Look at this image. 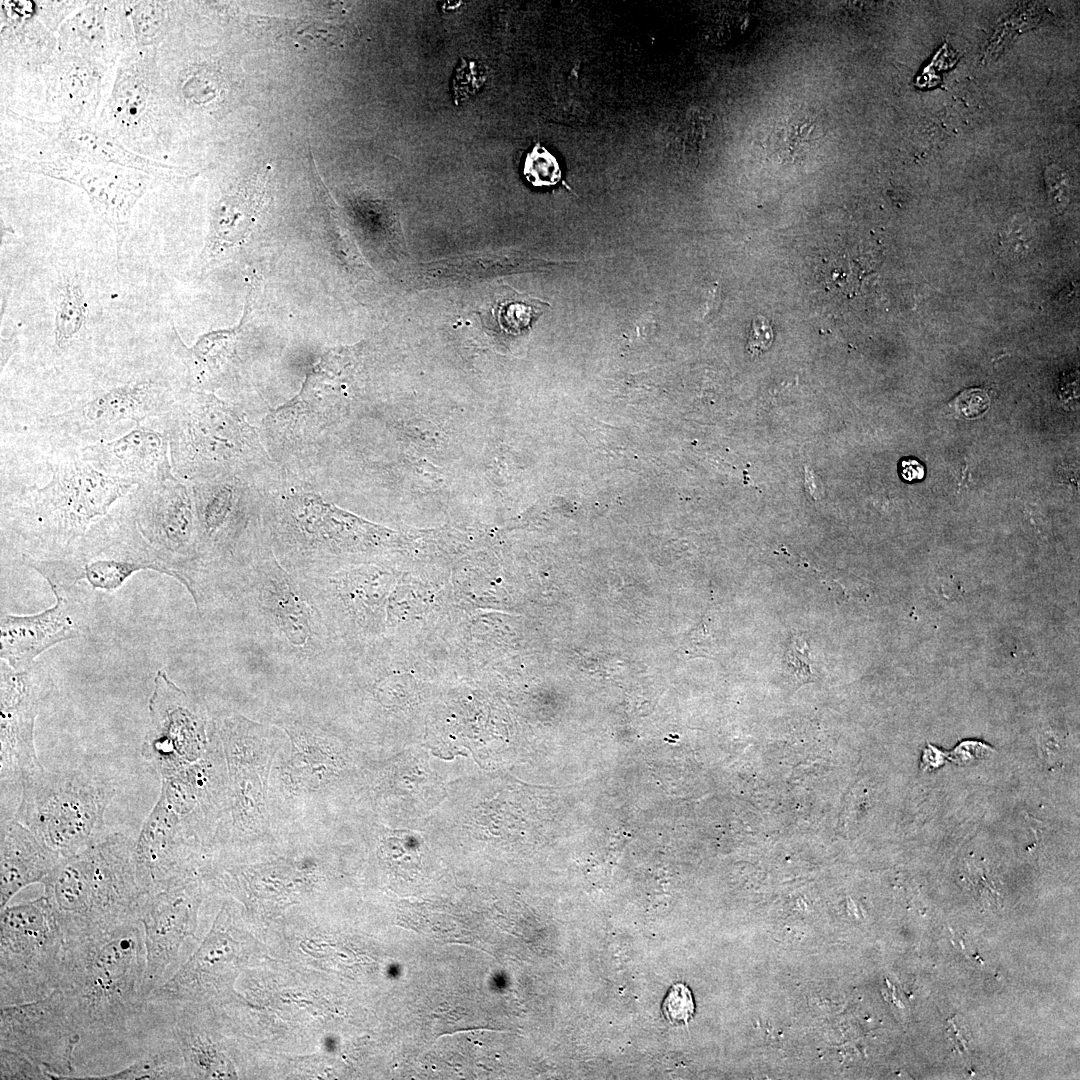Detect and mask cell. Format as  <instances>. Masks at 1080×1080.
Listing matches in <instances>:
<instances>
[{"label":"cell","mask_w":1080,"mask_h":1080,"mask_svg":"<svg viewBox=\"0 0 1080 1080\" xmlns=\"http://www.w3.org/2000/svg\"><path fill=\"white\" fill-rule=\"evenodd\" d=\"M35 393L2 395L0 445L80 449L153 424L184 396L157 352H122Z\"/></svg>","instance_id":"6da1fadb"},{"label":"cell","mask_w":1080,"mask_h":1080,"mask_svg":"<svg viewBox=\"0 0 1080 1080\" xmlns=\"http://www.w3.org/2000/svg\"><path fill=\"white\" fill-rule=\"evenodd\" d=\"M146 967L139 921L98 938L66 944L61 994L78 1034L75 1079H100L145 1051L153 1014L143 993Z\"/></svg>","instance_id":"7a4b0ae2"},{"label":"cell","mask_w":1080,"mask_h":1080,"mask_svg":"<svg viewBox=\"0 0 1080 1080\" xmlns=\"http://www.w3.org/2000/svg\"><path fill=\"white\" fill-rule=\"evenodd\" d=\"M0 453L1 534L21 558L68 555L136 486L99 471L78 449L1 446Z\"/></svg>","instance_id":"3957f363"},{"label":"cell","mask_w":1080,"mask_h":1080,"mask_svg":"<svg viewBox=\"0 0 1080 1080\" xmlns=\"http://www.w3.org/2000/svg\"><path fill=\"white\" fill-rule=\"evenodd\" d=\"M235 606L258 647L309 696L325 693L349 652L304 580L286 570L266 542L223 585L218 603Z\"/></svg>","instance_id":"277c9868"},{"label":"cell","mask_w":1080,"mask_h":1080,"mask_svg":"<svg viewBox=\"0 0 1080 1080\" xmlns=\"http://www.w3.org/2000/svg\"><path fill=\"white\" fill-rule=\"evenodd\" d=\"M266 713L287 736L269 776L275 837L330 833L350 770L347 742L327 712L302 696L273 702Z\"/></svg>","instance_id":"5b68a950"},{"label":"cell","mask_w":1080,"mask_h":1080,"mask_svg":"<svg viewBox=\"0 0 1080 1080\" xmlns=\"http://www.w3.org/2000/svg\"><path fill=\"white\" fill-rule=\"evenodd\" d=\"M212 741L205 755L161 778L157 803L136 847L151 865L179 868L212 856L229 837L227 767L212 720Z\"/></svg>","instance_id":"8992f818"},{"label":"cell","mask_w":1080,"mask_h":1080,"mask_svg":"<svg viewBox=\"0 0 1080 1080\" xmlns=\"http://www.w3.org/2000/svg\"><path fill=\"white\" fill-rule=\"evenodd\" d=\"M135 841L106 834L75 855L61 858L42 882L66 944L98 938L137 921L143 895L136 874Z\"/></svg>","instance_id":"52a82bcc"},{"label":"cell","mask_w":1080,"mask_h":1080,"mask_svg":"<svg viewBox=\"0 0 1080 1080\" xmlns=\"http://www.w3.org/2000/svg\"><path fill=\"white\" fill-rule=\"evenodd\" d=\"M213 723L226 762L230 806L229 838L218 851L266 847L277 839L269 814V776L287 736L279 727L234 711Z\"/></svg>","instance_id":"ba28073f"},{"label":"cell","mask_w":1080,"mask_h":1080,"mask_svg":"<svg viewBox=\"0 0 1080 1080\" xmlns=\"http://www.w3.org/2000/svg\"><path fill=\"white\" fill-rule=\"evenodd\" d=\"M20 784L14 818L62 858L86 850L106 835L104 814L114 791L98 776L42 768Z\"/></svg>","instance_id":"9c48e42d"},{"label":"cell","mask_w":1080,"mask_h":1080,"mask_svg":"<svg viewBox=\"0 0 1080 1080\" xmlns=\"http://www.w3.org/2000/svg\"><path fill=\"white\" fill-rule=\"evenodd\" d=\"M50 587L69 590L81 581L92 590H118L134 573L152 570L173 577L169 566L140 534L124 498L97 520L62 558H21Z\"/></svg>","instance_id":"30bf717a"},{"label":"cell","mask_w":1080,"mask_h":1080,"mask_svg":"<svg viewBox=\"0 0 1080 1080\" xmlns=\"http://www.w3.org/2000/svg\"><path fill=\"white\" fill-rule=\"evenodd\" d=\"M0 1004L42 999L58 988L66 941L44 894L0 913Z\"/></svg>","instance_id":"8fae6325"},{"label":"cell","mask_w":1080,"mask_h":1080,"mask_svg":"<svg viewBox=\"0 0 1080 1080\" xmlns=\"http://www.w3.org/2000/svg\"><path fill=\"white\" fill-rule=\"evenodd\" d=\"M124 500L142 537L198 605L199 529L190 486L172 472L136 485Z\"/></svg>","instance_id":"7c38bea8"},{"label":"cell","mask_w":1080,"mask_h":1080,"mask_svg":"<svg viewBox=\"0 0 1080 1080\" xmlns=\"http://www.w3.org/2000/svg\"><path fill=\"white\" fill-rule=\"evenodd\" d=\"M2 164L7 169L46 176L82 189L88 196L94 213L114 234L118 266L121 263L132 211L158 180L136 169L91 164L63 157L32 160L5 155L2 157Z\"/></svg>","instance_id":"4fadbf2b"},{"label":"cell","mask_w":1080,"mask_h":1080,"mask_svg":"<svg viewBox=\"0 0 1080 1080\" xmlns=\"http://www.w3.org/2000/svg\"><path fill=\"white\" fill-rule=\"evenodd\" d=\"M150 723L143 757L161 778L201 759L212 741V719L206 708L158 670L149 699Z\"/></svg>","instance_id":"5bb4252c"},{"label":"cell","mask_w":1080,"mask_h":1080,"mask_svg":"<svg viewBox=\"0 0 1080 1080\" xmlns=\"http://www.w3.org/2000/svg\"><path fill=\"white\" fill-rule=\"evenodd\" d=\"M76 1025L59 991L47 997L0 1008V1048L18 1052L48 1079H75Z\"/></svg>","instance_id":"9a60e30c"},{"label":"cell","mask_w":1080,"mask_h":1080,"mask_svg":"<svg viewBox=\"0 0 1080 1080\" xmlns=\"http://www.w3.org/2000/svg\"><path fill=\"white\" fill-rule=\"evenodd\" d=\"M299 577L348 652L380 632L388 584L384 572L341 567Z\"/></svg>","instance_id":"2e32d148"},{"label":"cell","mask_w":1080,"mask_h":1080,"mask_svg":"<svg viewBox=\"0 0 1080 1080\" xmlns=\"http://www.w3.org/2000/svg\"><path fill=\"white\" fill-rule=\"evenodd\" d=\"M203 899L201 873L180 879L146 896L138 915L144 933L146 998L171 976L183 942L193 935Z\"/></svg>","instance_id":"e0dca14e"},{"label":"cell","mask_w":1080,"mask_h":1080,"mask_svg":"<svg viewBox=\"0 0 1080 1080\" xmlns=\"http://www.w3.org/2000/svg\"><path fill=\"white\" fill-rule=\"evenodd\" d=\"M44 695L42 676L34 665L15 670L0 665L1 783L21 780L44 768L36 753L34 727Z\"/></svg>","instance_id":"ac0fdd59"},{"label":"cell","mask_w":1080,"mask_h":1080,"mask_svg":"<svg viewBox=\"0 0 1080 1080\" xmlns=\"http://www.w3.org/2000/svg\"><path fill=\"white\" fill-rule=\"evenodd\" d=\"M50 588L55 596L50 608L32 615H1L0 658L15 670L32 668L44 651L88 631V604L72 592L73 588Z\"/></svg>","instance_id":"d6986e66"},{"label":"cell","mask_w":1080,"mask_h":1080,"mask_svg":"<svg viewBox=\"0 0 1080 1080\" xmlns=\"http://www.w3.org/2000/svg\"><path fill=\"white\" fill-rule=\"evenodd\" d=\"M52 280V335L36 357L39 364L54 374L86 365L97 356L90 344L92 297L84 277L76 269H58Z\"/></svg>","instance_id":"ffe728a7"},{"label":"cell","mask_w":1080,"mask_h":1080,"mask_svg":"<svg viewBox=\"0 0 1080 1080\" xmlns=\"http://www.w3.org/2000/svg\"><path fill=\"white\" fill-rule=\"evenodd\" d=\"M8 115L22 126L45 139L60 157L98 165H117L145 172L158 180H170L179 168L163 164L125 148L108 132L87 123L61 119L40 121L8 110Z\"/></svg>","instance_id":"44dd1931"},{"label":"cell","mask_w":1080,"mask_h":1080,"mask_svg":"<svg viewBox=\"0 0 1080 1080\" xmlns=\"http://www.w3.org/2000/svg\"><path fill=\"white\" fill-rule=\"evenodd\" d=\"M99 471L136 485L173 472L166 432L144 424L109 441L78 449Z\"/></svg>","instance_id":"7402d4cb"},{"label":"cell","mask_w":1080,"mask_h":1080,"mask_svg":"<svg viewBox=\"0 0 1080 1080\" xmlns=\"http://www.w3.org/2000/svg\"><path fill=\"white\" fill-rule=\"evenodd\" d=\"M269 172L267 170L252 176L217 200L212 208L209 233L202 251L205 265L244 243L265 205Z\"/></svg>","instance_id":"603a6c76"},{"label":"cell","mask_w":1080,"mask_h":1080,"mask_svg":"<svg viewBox=\"0 0 1080 1080\" xmlns=\"http://www.w3.org/2000/svg\"><path fill=\"white\" fill-rule=\"evenodd\" d=\"M61 858L17 819L2 823L0 908H5L24 887L42 884Z\"/></svg>","instance_id":"cb8c5ba5"},{"label":"cell","mask_w":1080,"mask_h":1080,"mask_svg":"<svg viewBox=\"0 0 1080 1080\" xmlns=\"http://www.w3.org/2000/svg\"><path fill=\"white\" fill-rule=\"evenodd\" d=\"M115 3L87 5L68 19L59 32V49L91 61L105 69L114 61L122 40V23Z\"/></svg>","instance_id":"d4e9b609"},{"label":"cell","mask_w":1080,"mask_h":1080,"mask_svg":"<svg viewBox=\"0 0 1080 1080\" xmlns=\"http://www.w3.org/2000/svg\"><path fill=\"white\" fill-rule=\"evenodd\" d=\"M121 62L107 104L110 118L122 127L139 125L156 89V48H138Z\"/></svg>","instance_id":"484cf974"},{"label":"cell","mask_w":1080,"mask_h":1080,"mask_svg":"<svg viewBox=\"0 0 1080 1080\" xmlns=\"http://www.w3.org/2000/svg\"><path fill=\"white\" fill-rule=\"evenodd\" d=\"M103 71L82 57L60 53L55 89L62 119L90 124L100 100Z\"/></svg>","instance_id":"4316f807"},{"label":"cell","mask_w":1080,"mask_h":1080,"mask_svg":"<svg viewBox=\"0 0 1080 1080\" xmlns=\"http://www.w3.org/2000/svg\"><path fill=\"white\" fill-rule=\"evenodd\" d=\"M546 304L529 295L520 294L513 289L496 296L490 311L489 327L505 336H521L527 333Z\"/></svg>","instance_id":"83f0119b"},{"label":"cell","mask_w":1080,"mask_h":1080,"mask_svg":"<svg viewBox=\"0 0 1080 1080\" xmlns=\"http://www.w3.org/2000/svg\"><path fill=\"white\" fill-rule=\"evenodd\" d=\"M130 18L132 36L138 48H156L163 39L168 26L165 2L137 1L124 3Z\"/></svg>","instance_id":"f1b7e54d"},{"label":"cell","mask_w":1080,"mask_h":1080,"mask_svg":"<svg viewBox=\"0 0 1080 1080\" xmlns=\"http://www.w3.org/2000/svg\"><path fill=\"white\" fill-rule=\"evenodd\" d=\"M222 78L212 67L201 66L191 69L184 80L183 94L195 105L211 103L220 95Z\"/></svg>","instance_id":"f546056e"},{"label":"cell","mask_w":1080,"mask_h":1080,"mask_svg":"<svg viewBox=\"0 0 1080 1080\" xmlns=\"http://www.w3.org/2000/svg\"><path fill=\"white\" fill-rule=\"evenodd\" d=\"M523 173L527 181L536 187L553 186L562 175L556 158L540 144H536L527 154Z\"/></svg>","instance_id":"4dcf8cb0"},{"label":"cell","mask_w":1080,"mask_h":1080,"mask_svg":"<svg viewBox=\"0 0 1080 1080\" xmlns=\"http://www.w3.org/2000/svg\"><path fill=\"white\" fill-rule=\"evenodd\" d=\"M486 81V69L477 61L462 59L453 77V94L456 104L477 93Z\"/></svg>","instance_id":"1f68e13d"},{"label":"cell","mask_w":1080,"mask_h":1080,"mask_svg":"<svg viewBox=\"0 0 1080 1080\" xmlns=\"http://www.w3.org/2000/svg\"><path fill=\"white\" fill-rule=\"evenodd\" d=\"M694 1000L690 989L683 983H675L668 990L663 1002L664 1017L672 1024H686L693 1016Z\"/></svg>","instance_id":"d6a6232c"},{"label":"cell","mask_w":1080,"mask_h":1080,"mask_svg":"<svg viewBox=\"0 0 1080 1080\" xmlns=\"http://www.w3.org/2000/svg\"><path fill=\"white\" fill-rule=\"evenodd\" d=\"M0 1079H48L46 1072L26 1056L0 1048Z\"/></svg>","instance_id":"836d02e7"},{"label":"cell","mask_w":1080,"mask_h":1080,"mask_svg":"<svg viewBox=\"0 0 1080 1080\" xmlns=\"http://www.w3.org/2000/svg\"><path fill=\"white\" fill-rule=\"evenodd\" d=\"M787 670L800 683L809 682L812 677L809 647L804 639L795 638L785 653Z\"/></svg>","instance_id":"e575fe53"},{"label":"cell","mask_w":1080,"mask_h":1080,"mask_svg":"<svg viewBox=\"0 0 1080 1080\" xmlns=\"http://www.w3.org/2000/svg\"><path fill=\"white\" fill-rule=\"evenodd\" d=\"M990 406L988 394L983 389L964 390L955 398V410L966 419H975L987 412Z\"/></svg>","instance_id":"d590c367"},{"label":"cell","mask_w":1080,"mask_h":1080,"mask_svg":"<svg viewBox=\"0 0 1080 1080\" xmlns=\"http://www.w3.org/2000/svg\"><path fill=\"white\" fill-rule=\"evenodd\" d=\"M993 749L979 741H963L948 755L943 754L958 765H971L972 763L987 758Z\"/></svg>","instance_id":"8d00e7d4"},{"label":"cell","mask_w":1080,"mask_h":1080,"mask_svg":"<svg viewBox=\"0 0 1080 1080\" xmlns=\"http://www.w3.org/2000/svg\"><path fill=\"white\" fill-rule=\"evenodd\" d=\"M899 474L907 483L919 482L925 477V467L914 457H904L899 462Z\"/></svg>","instance_id":"74e56055"},{"label":"cell","mask_w":1080,"mask_h":1080,"mask_svg":"<svg viewBox=\"0 0 1080 1080\" xmlns=\"http://www.w3.org/2000/svg\"><path fill=\"white\" fill-rule=\"evenodd\" d=\"M21 341L17 333L11 334L9 337L1 336L0 339V370L1 376L11 360V358L20 351Z\"/></svg>","instance_id":"f35d334b"}]
</instances>
